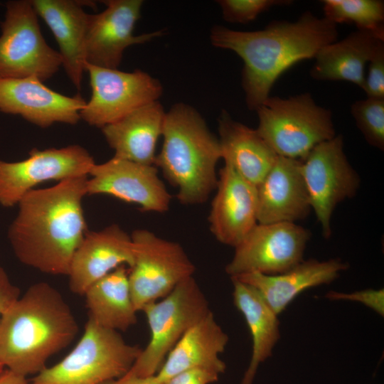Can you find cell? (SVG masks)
<instances>
[{"label": "cell", "mask_w": 384, "mask_h": 384, "mask_svg": "<svg viewBox=\"0 0 384 384\" xmlns=\"http://www.w3.org/2000/svg\"><path fill=\"white\" fill-rule=\"evenodd\" d=\"M223 19L229 23H246L272 7L289 5V0H218Z\"/></svg>", "instance_id": "f546056e"}, {"label": "cell", "mask_w": 384, "mask_h": 384, "mask_svg": "<svg viewBox=\"0 0 384 384\" xmlns=\"http://www.w3.org/2000/svg\"><path fill=\"white\" fill-rule=\"evenodd\" d=\"M100 13L88 14L85 36V58L88 64L118 69L124 50L164 35L161 30L134 35L141 17L142 0H105Z\"/></svg>", "instance_id": "5bb4252c"}, {"label": "cell", "mask_w": 384, "mask_h": 384, "mask_svg": "<svg viewBox=\"0 0 384 384\" xmlns=\"http://www.w3.org/2000/svg\"><path fill=\"white\" fill-rule=\"evenodd\" d=\"M228 342V335L210 311L183 335L155 376L161 384L176 374L193 369L208 370L220 375L226 367L220 354Z\"/></svg>", "instance_id": "ffe728a7"}, {"label": "cell", "mask_w": 384, "mask_h": 384, "mask_svg": "<svg viewBox=\"0 0 384 384\" xmlns=\"http://www.w3.org/2000/svg\"><path fill=\"white\" fill-rule=\"evenodd\" d=\"M218 122L221 159L245 180L257 186L278 156L256 129L235 120L228 111L222 110Z\"/></svg>", "instance_id": "d4e9b609"}, {"label": "cell", "mask_w": 384, "mask_h": 384, "mask_svg": "<svg viewBox=\"0 0 384 384\" xmlns=\"http://www.w3.org/2000/svg\"><path fill=\"white\" fill-rule=\"evenodd\" d=\"M87 180L72 178L33 189L19 201L8 238L21 263L46 274L68 276L87 231L82 204Z\"/></svg>", "instance_id": "6da1fadb"}, {"label": "cell", "mask_w": 384, "mask_h": 384, "mask_svg": "<svg viewBox=\"0 0 384 384\" xmlns=\"http://www.w3.org/2000/svg\"><path fill=\"white\" fill-rule=\"evenodd\" d=\"M309 238V231L295 223H257L235 247L225 272L230 277L283 273L303 261Z\"/></svg>", "instance_id": "7c38bea8"}, {"label": "cell", "mask_w": 384, "mask_h": 384, "mask_svg": "<svg viewBox=\"0 0 384 384\" xmlns=\"http://www.w3.org/2000/svg\"><path fill=\"white\" fill-rule=\"evenodd\" d=\"M95 160L89 151L78 145L43 150L33 149L24 160L0 161V205L11 208L38 184L87 176Z\"/></svg>", "instance_id": "4fadbf2b"}, {"label": "cell", "mask_w": 384, "mask_h": 384, "mask_svg": "<svg viewBox=\"0 0 384 384\" xmlns=\"http://www.w3.org/2000/svg\"><path fill=\"white\" fill-rule=\"evenodd\" d=\"M142 350L127 343L119 331L88 318L73 350L54 366L44 368L29 384H105L127 373Z\"/></svg>", "instance_id": "5b68a950"}, {"label": "cell", "mask_w": 384, "mask_h": 384, "mask_svg": "<svg viewBox=\"0 0 384 384\" xmlns=\"http://www.w3.org/2000/svg\"><path fill=\"white\" fill-rule=\"evenodd\" d=\"M257 190V223H295L311 208L301 160L278 156Z\"/></svg>", "instance_id": "d6986e66"}, {"label": "cell", "mask_w": 384, "mask_h": 384, "mask_svg": "<svg viewBox=\"0 0 384 384\" xmlns=\"http://www.w3.org/2000/svg\"><path fill=\"white\" fill-rule=\"evenodd\" d=\"M208 302L193 277L168 295L145 305L150 339L128 372L139 377L155 375L183 335L209 311Z\"/></svg>", "instance_id": "52a82bcc"}, {"label": "cell", "mask_w": 384, "mask_h": 384, "mask_svg": "<svg viewBox=\"0 0 384 384\" xmlns=\"http://www.w3.org/2000/svg\"><path fill=\"white\" fill-rule=\"evenodd\" d=\"M358 129L372 146L384 149V99L367 97L351 106Z\"/></svg>", "instance_id": "f1b7e54d"}, {"label": "cell", "mask_w": 384, "mask_h": 384, "mask_svg": "<svg viewBox=\"0 0 384 384\" xmlns=\"http://www.w3.org/2000/svg\"><path fill=\"white\" fill-rule=\"evenodd\" d=\"M105 384H161L155 375L139 377L127 372L122 376Z\"/></svg>", "instance_id": "e575fe53"}, {"label": "cell", "mask_w": 384, "mask_h": 384, "mask_svg": "<svg viewBox=\"0 0 384 384\" xmlns=\"http://www.w3.org/2000/svg\"><path fill=\"white\" fill-rule=\"evenodd\" d=\"M87 195L105 194L139 206L147 212L163 213L169 209L171 196L154 165L113 156L91 169Z\"/></svg>", "instance_id": "9a60e30c"}, {"label": "cell", "mask_w": 384, "mask_h": 384, "mask_svg": "<svg viewBox=\"0 0 384 384\" xmlns=\"http://www.w3.org/2000/svg\"><path fill=\"white\" fill-rule=\"evenodd\" d=\"M86 102L78 94L69 97L55 92L35 77L0 79V112L20 115L41 128L77 124Z\"/></svg>", "instance_id": "2e32d148"}, {"label": "cell", "mask_w": 384, "mask_h": 384, "mask_svg": "<svg viewBox=\"0 0 384 384\" xmlns=\"http://www.w3.org/2000/svg\"><path fill=\"white\" fill-rule=\"evenodd\" d=\"M233 304L244 316L252 338L249 366L241 384H252L259 365L272 355L279 338L277 315L252 286L231 278Z\"/></svg>", "instance_id": "484cf974"}, {"label": "cell", "mask_w": 384, "mask_h": 384, "mask_svg": "<svg viewBox=\"0 0 384 384\" xmlns=\"http://www.w3.org/2000/svg\"><path fill=\"white\" fill-rule=\"evenodd\" d=\"M347 268L348 265L340 260H303L278 274L252 272L231 278L255 287L273 311L279 315L299 293L308 288L331 282Z\"/></svg>", "instance_id": "cb8c5ba5"}, {"label": "cell", "mask_w": 384, "mask_h": 384, "mask_svg": "<svg viewBox=\"0 0 384 384\" xmlns=\"http://www.w3.org/2000/svg\"><path fill=\"white\" fill-rule=\"evenodd\" d=\"M19 296V289L13 284L4 268L0 266V314ZM5 369L0 363V374Z\"/></svg>", "instance_id": "836d02e7"}, {"label": "cell", "mask_w": 384, "mask_h": 384, "mask_svg": "<svg viewBox=\"0 0 384 384\" xmlns=\"http://www.w3.org/2000/svg\"><path fill=\"white\" fill-rule=\"evenodd\" d=\"M0 384H29L26 377L5 369L0 374Z\"/></svg>", "instance_id": "d590c367"}, {"label": "cell", "mask_w": 384, "mask_h": 384, "mask_svg": "<svg viewBox=\"0 0 384 384\" xmlns=\"http://www.w3.org/2000/svg\"><path fill=\"white\" fill-rule=\"evenodd\" d=\"M302 174L310 205L324 238L331 235V216L338 203L353 197L360 185L358 174L344 153L341 134L315 146L301 160Z\"/></svg>", "instance_id": "8fae6325"}, {"label": "cell", "mask_w": 384, "mask_h": 384, "mask_svg": "<svg viewBox=\"0 0 384 384\" xmlns=\"http://www.w3.org/2000/svg\"><path fill=\"white\" fill-rule=\"evenodd\" d=\"M134 262L131 237L117 224L98 231H87L75 252L68 272L71 292L84 295L95 282L122 265Z\"/></svg>", "instance_id": "ac0fdd59"}, {"label": "cell", "mask_w": 384, "mask_h": 384, "mask_svg": "<svg viewBox=\"0 0 384 384\" xmlns=\"http://www.w3.org/2000/svg\"><path fill=\"white\" fill-rule=\"evenodd\" d=\"M166 111L159 101L146 104L119 120L102 127L114 156L154 165L156 147L161 137Z\"/></svg>", "instance_id": "7402d4cb"}, {"label": "cell", "mask_w": 384, "mask_h": 384, "mask_svg": "<svg viewBox=\"0 0 384 384\" xmlns=\"http://www.w3.org/2000/svg\"><path fill=\"white\" fill-rule=\"evenodd\" d=\"M324 18L335 24H354L357 29L384 34V2L380 0H324Z\"/></svg>", "instance_id": "83f0119b"}, {"label": "cell", "mask_w": 384, "mask_h": 384, "mask_svg": "<svg viewBox=\"0 0 384 384\" xmlns=\"http://www.w3.org/2000/svg\"><path fill=\"white\" fill-rule=\"evenodd\" d=\"M122 265L93 283L85 292L88 318L105 328L126 331L137 322L128 279Z\"/></svg>", "instance_id": "4316f807"}, {"label": "cell", "mask_w": 384, "mask_h": 384, "mask_svg": "<svg viewBox=\"0 0 384 384\" xmlns=\"http://www.w3.org/2000/svg\"><path fill=\"white\" fill-rule=\"evenodd\" d=\"M256 129L277 156L302 160L336 134L331 111L309 92L287 98L270 96L255 110Z\"/></svg>", "instance_id": "8992f818"}, {"label": "cell", "mask_w": 384, "mask_h": 384, "mask_svg": "<svg viewBox=\"0 0 384 384\" xmlns=\"http://www.w3.org/2000/svg\"><path fill=\"white\" fill-rule=\"evenodd\" d=\"M362 89L367 97L384 99V46L368 62Z\"/></svg>", "instance_id": "4dcf8cb0"}, {"label": "cell", "mask_w": 384, "mask_h": 384, "mask_svg": "<svg viewBox=\"0 0 384 384\" xmlns=\"http://www.w3.org/2000/svg\"><path fill=\"white\" fill-rule=\"evenodd\" d=\"M131 237L134 262L128 279L134 305L139 311L193 277L196 267L176 242L159 237L147 229L134 230Z\"/></svg>", "instance_id": "9c48e42d"}, {"label": "cell", "mask_w": 384, "mask_h": 384, "mask_svg": "<svg viewBox=\"0 0 384 384\" xmlns=\"http://www.w3.org/2000/svg\"><path fill=\"white\" fill-rule=\"evenodd\" d=\"M6 9L1 23L0 79L48 80L62 66V58L43 36L31 1H9Z\"/></svg>", "instance_id": "ba28073f"}, {"label": "cell", "mask_w": 384, "mask_h": 384, "mask_svg": "<svg viewBox=\"0 0 384 384\" xmlns=\"http://www.w3.org/2000/svg\"><path fill=\"white\" fill-rule=\"evenodd\" d=\"M218 377L219 374L211 370L193 369L176 374L161 384H210Z\"/></svg>", "instance_id": "1f68e13d"}, {"label": "cell", "mask_w": 384, "mask_h": 384, "mask_svg": "<svg viewBox=\"0 0 384 384\" xmlns=\"http://www.w3.org/2000/svg\"><path fill=\"white\" fill-rule=\"evenodd\" d=\"M338 35L336 24L306 11L296 21H273L257 31L215 25L210 30V41L242 59L246 105L255 111L285 71L302 60L314 58L321 48L337 41Z\"/></svg>", "instance_id": "7a4b0ae2"}, {"label": "cell", "mask_w": 384, "mask_h": 384, "mask_svg": "<svg viewBox=\"0 0 384 384\" xmlns=\"http://www.w3.org/2000/svg\"><path fill=\"white\" fill-rule=\"evenodd\" d=\"M37 14L51 31L59 47L62 66L75 87L80 90L85 72V36L88 14L82 1L32 0Z\"/></svg>", "instance_id": "44dd1931"}, {"label": "cell", "mask_w": 384, "mask_h": 384, "mask_svg": "<svg viewBox=\"0 0 384 384\" xmlns=\"http://www.w3.org/2000/svg\"><path fill=\"white\" fill-rule=\"evenodd\" d=\"M215 191L208 215L210 232L220 243L235 247L258 223L257 186L224 164Z\"/></svg>", "instance_id": "e0dca14e"}, {"label": "cell", "mask_w": 384, "mask_h": 384, "mask_svg": "<svg viewBox=\"0 0 384 384\" xmlns=\"http://www.w3.org/2000/svg\"><path fill=\"white\" fill-rule=\"evenodd\" d=\"M383 46V33L357 29L321 48L310 75L317 80L348 81L362 88L366 66Z\"/></svg>", "instance_id": "603a6c76"}, {"label": "cell", "mask_w": 384, "mask_h": 384, "mask_svg": "<svg viewBox=\"0 0 384 384\" xmlns=\"http://www.w3.org/2000/svg\"><path fill=\"white\" fill-rule=\"evenodd\" d=\"M78 331L60 292L47 282L35 283L0 314V363L21 375H36Z\"/></svg>", "instance_id": "3957f363"}, {"label": "cell", "mask_w": 384, "mask_h": 384, "mask_svg": "<svg viewBox=\"0 0 384 384\" xmlns=\"http://www.w3.org/2000/svg\"><path fill=\"white\" fill-rule=\"evenodd\" d=\"M85 70L89 74L91 97L80 116L91 126L102 129L158 101L163 94L161 82L142 70L125 72L87 63Z\"/></svg>", "instance_id": "30bf717a"}, {"label": "cell", "mask_w": 384, "mask_h": 384, "mask_svg": "<svg viewBox=\"0 0 384 384\" xmlns=\"http://www.w3.org/2000/svg\"><path fill=\"white\" fill-rule=\"evenodd\" d=\"M161 137L154 166L176 189L181 203H205L218 183L216 168L221 159L218 137L196 109L179 102L166 112Z\"/></svg>", "instance_id": "277c9868"}, {"label": "cell", "mask_w": 384, "mask_h": 384, "mask_svg": "<svg viewBox=\"0 0 384 384\" xmlns=\"http://www.w3.org/2000/svg\"><path fill=\"white\" fill-rule=\"evenodd\" d=\"M331 298H348L365 303L379 312L383 313V290H367L356 292L353 294H343L337 292H330L327 294Z\"/></svg>", "instance_id": "d6a6232c"}]
</instances>
